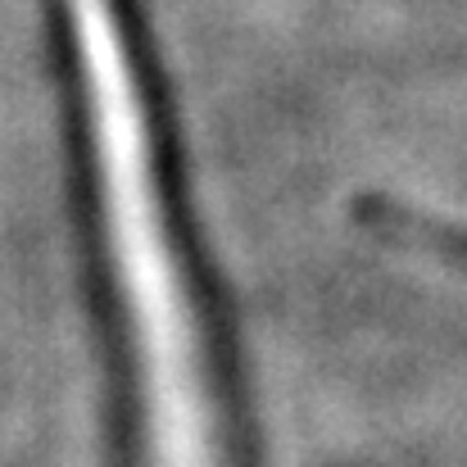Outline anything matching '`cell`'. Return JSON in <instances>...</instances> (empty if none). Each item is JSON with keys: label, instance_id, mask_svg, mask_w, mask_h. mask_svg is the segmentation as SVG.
<instances>
[{"label": "cell", "instance_id": "1", "mask_svg": "<svg viewBox=\"0 0 467 467\" xmlns=\"http://www.w3.org/2000/svg\"><path fill=\"white\" fill-rule=\"evenodd\" d=\"M109 277L137 363L150 467H223L218 404L119 0H64Z\"/></svg>", "mask_w": 467, "mask_h": 467}]
</instances>
